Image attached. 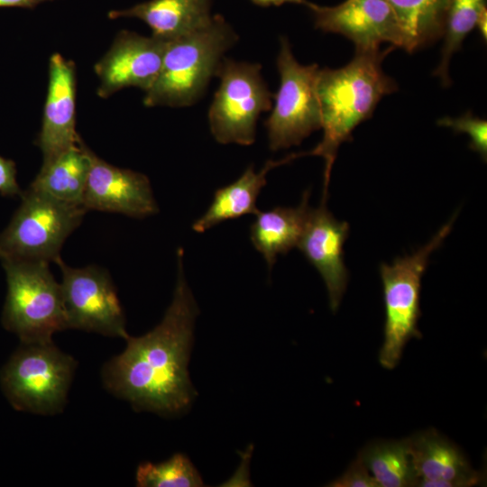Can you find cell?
<instances>
[{"label":"cell","mask_w":487,"mask_h":487,"mask_svg":"<svg viewBox=\"0 0 487 487\" xmlns=\"http://www.w3.org/2000/svg\"><path fill=\"white\" fill-rule=\"evenodd\" d=\"M238 36L220 14L203 27L167 42L160 73L145 92L143 104L152 107L188 106L205 93L223 54Z\"/></svg>","instance_id":"3"},{"label":"cell","mask_w":487,"mask_h":487,"mask_svg":"<svg viewBox=\"0 0 487 487\" xmlns=\"http://www.w3.org/2000/svg\"><path fill=\"white\" fill-rule=\"evenodd\" d=\"M250 1L253 2L254 5H257L259 6H263V7H267L271 5L279 6L287 3L304 5L306 6H308V5L309 4V2L307 0H250Z\"/></svg>","instance_id":"29"},{"label":"cell","mask_w":487,"mask_h":487,"mask_svg":"<svg viewBox=\"0 0 487 487\" xmlns=\"http://www.w3.org/2000/svg\"><path fill=\"white\" fill-rule=\"evenodd\" d=\"M309 197L310 190H306L297 207H276L255 214L250 226V240L270 270L279 254H286L298 245L311 208Z\"/></svg>","instance_id":"19"},{"label":"cell","mask_w":487,"mask_h":487,"mask_svg":"<svg viewBox=\"0 0 487 487\" xmlns=\"http://www.w3.org/2000/svg\"><path fill=\"white\" fill-rule=\"evenodd\" d=\"M16 181V167L14 161L0 156V194L4 197L21 196Z\"/></svg>","instance_id":"27"},{"label":"cell","mask_w":487,"mask_h":487,"mask_svg":"<svg viewBox=\"0 0 487 487\" xmlns=\"http://www.w3.org/2000/svg\"><path fill=\"white\" fill-rule=\"evenodd\" d=\"M55 263L62 273L67 327L126 339L124 314L109 273L96 265L73 268L61 258Z\"/></svg>","instance_id":"10"},{"label":"cell","mask_w":487,"mask_h":487,"mask_svg":"<svg viewBox=\"0 0 487 487\" xmlns=\"http://www.w3.org/2000/svg\"><path fill=\"white\" fill-rule=\"evenodd\" d=\"M487 9H485L480 15L476 28L482 36V39L486 41L487 39Z\"/></svg>","instance_id":"30"},{"label":"cell","mask_w":487,"mask_h":487,"mask_svg":"<svg viewBox=\"0 0 487 487\" xmlns=\"http://www.w3.org/2000/svg\"><path fill=\"white\" fill-rule=\"evenodd\" d=\"M79 138L78 144L43 164L29 186L69 204L81 205L90 161Z\"/></svg>","instance_id":"20"},{"label":"cell","mask_w":487,"mask_h":487,"mask_svg":"<svg viewBox=\"0 0 487 487\" xmlns=\"http://www.w3.org/2000/svg\"><path fill=\"white\" fill-rule=\"evenodd\" d=\"M455 216L446 223L431 240L410 255L396 258L392 263H381L380 274L385 304L384 339L379 354L381 365L395 368L408 342L420 338L418 328L420 317L421 279L430 254L450 234Z\"/></svg>","instance_id":"7"},{"label":"cell","mask_w":487,"mask_h":487,"mask_svg":"<svg viewBox=\"0 0 487 487\" xmlns=\"http://www.w3.org/2000/svg\"><path fill=\"white\" fill-rule=\"evenodd\" d=\"M438 125L450 127L457 133H465L470 137V148L478 152L482 160L487 159V122L473 116L471 112L456 118L443 117Z\"/></svg>","instance_id":"25"},{"label":"cell","mask_w":487,"mask_h":487,"mask_svg":"<svg viewBox=\"0 0 487 487\" xmlns=\"http://www.w3.org/2000/svg\"><path fill=\"white\" fill-rule=\"evenodd\" d=\"M177 261L173 298L162 320L142 336L129 335L125 349L102 369L105 388L136 411L177 415L196 396L188 363L198 308L184 274L182 248Z\"/></svg>","instance_id":"1"},{"label":"cell","mask_w":487,"mask_h":487,"mask_svg":"<svg viewBox=\"0 0 487 487\" xmlns=\"http://www.w3.org/2000/svg\"><path fill=\"white\" fill-rule=\"evenodd\" d=\"M331 487H379L359 455L345 473L331 482Z\"/></svg>","instance_id":"26"},{"label":"cell","mask_w":487,"mask_h":487,"mask_svg":"<svg viewBox=\"0 0 487 487\" xmlns=\"http://www.w3.org/2000/svg\"><path fill=\"white\" fill-rule=\"evenodd\" d=\"M486 9V0H451L445 20V41L442 58L434 75L445 86L450 84L448 67L451 57L462 46L466 35L476 28L481 14Z\"/></svg>","instance_id":"23"},{"label":"cell","mask_w":487,"mask_h":487,"mask_svg":"<svg viewBox=\"0 0 487 487\" xmlns=\"http://www.w3.org/2000/svg\"><path fill=\"white\" fill-rule=\"evenodd\" d=\"M21 198V205L0 233V260L55 262L87 211L30 187Z\"/></svg>","instance_id":"6"},{"label":"cell","mask_w":487,"mask_h":487,"mask_svg":"<svg viewBox=\"0 0 487 487\" xmlns=\"http://www.w3.org/2000/svg\"><path fill=\"white\" fill-rule=\"evenodd\" d=\"M358 455L379 487L416 486L407 438L372 442Z\"/></svg>","instance_id":"22"},{"label":"cell","mask_w":487,"mask_h":487,"mask_svg":"<svg viewBox=\"0 0 487 487\" xmlns=\"http://www.w3.org/2000/svg\"><path fill=\"white\" fill-rule=\"evenodd\" d=\"M212 0H148L128 9L112 10L109 19L137 18L152 30V36L170 41L210 22Z\"/></svg>","instance_id":"17"},{"label":"cell","mask_w":487,"mask_h":487,"mask_svg":"<svg viewBox=\"0 0 487 487\" xmlns=\"http://www.w3.org/2000/svg\"><path fill=\"white\" fill-rule=\"evenodd\" d=\"M85 149L90 161L82 198L87 211L114 212L136 218L158 213L159 207L147 176L109 164L86 144Z\"/></svg>","instance_id":"13"},{"label":"cell","mask_w":487,"mask_h":487,"mask_svg":"<svg viewBox=\"0 0 487 487\" xmlns=\"http://www.w3.org/2000/svg\"><path fill=\"white\" fill-rule=\"evenodd\" d=\"M54 0H0V7H22L32 9L35 6Z\"/></svg>","instance_id":"28"},{"label":"cell","mask_w":487,"mask_h":487,"mask_svg":"<svg viewBox=\"0 0 487 487\" xmlns=\"http://www.w3.org/2000/svg\"><path fill=\"white\" fill-rule=\"evenodd\" d=\"M315 27L325 32L342 34L355 45V51L380 49L381 42L407 49L400 22L387 0H345L335 6L310 3Z\"/></svg>","instance_id":"11"},{"label":"cell","mask_w":487,"mask_h":487,"mask_svg":"<svg viewBox=\"0 0 487 487\" xmlns=\"http://www.w3.org/2000/svg\"><path fill=\"white\" fill-rule=\"evenodd\" d=\"M261 69L258 63L222 59L216 72L220 84L207 115L211 133L217 142H254L257 120L271 108L273 99Z\"/></svg>","instance_id":"8"},{"label":"cell","mask_w":487,"mask_h":487,"mask_svg":"<svg viewBox=\"0 0 487 487\" xmlns=\"http://www.w3.org/2000/svg\"><path fill=\"white\" fill-rule=\"evenodd\" d=\"M280 86L273 94L272 111L264 123L271 151L299 145L321 128L317 94V64L304 66L294 58L289 41L280 38L277 58Z\"/></svg>","instance_id":"9"},{"label":"cell","mask_w":487,"mask_h":487,"mask_svg":"<svg viewBox=\"0 0 487 487\" xmlns=\"http://www.w3.org/2000/svg\"><path fill=\"white\" fill-rule=\"evenodd\" d=\"M76 65L60 53L49 60V81L43 116L35 144L43 161L76 146L80 136L76 131Z\"/></svg>","instance_id":"14"},{"label":"cell","mask_w":487,"mask_h":487,"mask_svg":"<svg viewBox=\"0 0 487 487\" xmlns=\"http://www.w3.org/2000/svg\"><path fill=\"white\" fill-rule=\"evenodd\" d=\"M348 233V223L337 220L322 199L317 208H310L297 245L321 275L333 311L338 308L348 281L343 249Z\"/></svg>","instance_id":"15"},{"label":"cell","mask_w":487,"mask_h":487,"mask_svg":"<svg viewBox=\"0 0 487 487\" xmlns=\"http://www.w3.org/2000/svg\"><path fill=\"white\" fill-rule=\"evenodd\" d=\"M167 41L120 31L106 53L95 64L100 80L97 95L107 98L130 87L145 92L155 82L164 57Z\"/></svg>","instance_id":"12"},{"label":"cell","mask_w":487,"mask_h":487,"mask_svg":"<svg viewBox=\"0 0 487 487\" xmlns=\"http://www.w3.org/2000/svg\"><path fill=\"white\" fill-rule=\"evenodd\" d=\"M76 360L53 342L22 344L0 372V386L19 411L54 415L63 410Z\"/></svg>","instance_id":"5"},{"label":"cell","mask_w":487,"mask_h":487,"mask_svg":"<svg viewBox=\"0 0 487 487\" xmlns=\"http://www.w3.org/2000/svg\"><path fill=\"white\" fill-rule=\"evenodd\" d=\"M7 293L2 325L22 344L52 342L53 334L68 329L60 283L49 264L41 262H2Z\"/></svg>","instance_id":"4"},{"label":"cell","mask_w":487,"mask_h":487,"mask_svg":"<svg viewBox=\"0 0 487 487\" xmlns=\"http://www.w3.org/2000/svg\"><path fill=\"white\" fill-rule=\"evenodd\" d=\"M136 485L139 487H199L203 480L188 457L175 454L159 463H142L136 470Z\"/></svg>","instance_id":"24"},{"label":"cell","mask_w":487,"mask_h":487,"mask_svg":"<svg viewBox=\"0 0 487 487\" xmlns=\"http://www.w3.org/2000/svg\"><path fill=\"white\" fill-rule=\"evenodd\" d=\"M387 1L405 34L408 52H413L443 35L451 0Z\"/></svg>","instance_id":"21"},{"label":"cell","mask_w":487,"mask_h":487,"mask_svg":"<svg viewBox=\"0 0 487 487\" xmlns=\"http://www.w3.org/2000/svg\"><path fill=\"white\" fill-rule=\"evenodd\" d=\"M394 46L385 51H355L345 67L320 69L317 94L321 114V142L307 155L325 160L323 198L326 199L330 173L339 146L352 140V133L369 119L385 95L395 92L396 82L383 72L381 62Z\"/></svg>","instance_id":"2"},{"label":"cell","mask_w":487,"mask_h":487,"mask_svg":"<svg viewBox=\"0 0 487 487\" xmlns=\"http://www.w3.org/2000/svg\"><path fill=\"white\" fill-rule=\"evenodd\" d=\"M305 152L291 153L280 161H267L256 172L253 165H249L234 182L216 190L213 200L207 211L192 225V229L204 233L211 227L229 219L257 214L256 202L262 188L267 183L268 172L280 165L288 163Z\"/></svg>","instance_id":"18"},{"label":"cell","mask_w":487,"mask_h":487,"mask_svg":"<svg viewBox=\"0 0 487 487\" xmlns=\"http://www.w3.org/2000/svg\"><path fill=\"white\" fill-rule=\"evenodd\" d=\"M419 487H470L483 481L462 450L435 429L407 438Z\"/></svg>","instance_id":"16"}]
</instances>
